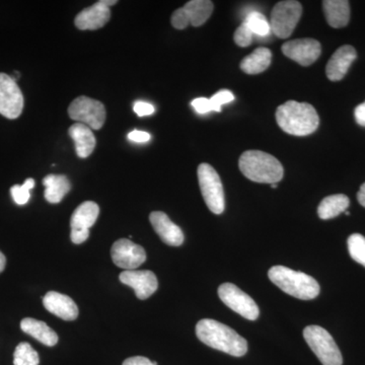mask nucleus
<instances>
[{"instance_id":"nucleus-7","label":"nucleus","mask_w":365,"mask_h":365,"mask_svg":"<svg viewBox=\"0 0 365 365\" xmlns=\"http://www.w3.org/2000/svg\"><path fill=\"white\" fill-rule=\"evenodd\" d=\"M302 14V6L295 0L280 1L271 13V31L280 39H287L294 33Z\"/></svg>"},{"instance_id":"nucleus-27","label":"nucleus","mask_w":365,"mask_h":365,"mask_svg":"<svg viewBox=\"0 0 365 365\" xmlns=\"http://www.w3.org/2000/svg\"><path fill=\"white\" fill-rule=\"evenodd\" d=\"M39 354L29 344L23 342L16 346L14 354V365H39Z\"/></svg>"},{"instance_id":"nucleus-26","label":"nucleus","mask_w":365,"mask_h":365,"mask_svg":"<svg viewBox=\"0 0 365 365\" xmlns=\"http://www.w3.org/2000/svg\"><path fill=\"white\" fill-rule=\"evenodd\" d=\"M244 23L249 26L254 35L259 37H267L271 32L270 23L264 14L258 11H251L247 14Z\"/></svg>"},{"instance_id":"nucleus-20","label":"nucleus","mask_w":365,"mask_h":365,"mask_svg":"<svg viewBox=\"0 0 365 365\" xmlns=\"http://www.w3.org/2000/svg\"><path fill=\"white\" fill-rule=\"evenodd\" d=\"M21 328L24 332L49 347L56 345L58 342V335L44 322L26 318L21 322Z\"/></svg>"},{"instance_id":"nucleus-31","label":"nucleus","mask_w":365,"mask_h":365,"mask_svg":"<svg viewBox=\"0 0 365 365\" xmlns=\"http://www.w3.org/2000/svg\"><path fill=\"white\" fill-rule=\"evenodd\" d=\"M210 100L211 108L212 111L222 112V107L227 103L232 102L235 100V96L232 95V91L227 90H222L217 91Z\"/></svg>"},{"instance_id":"nucleus-23","label":"nucleus","mask_w":365,"mask_h":365,"mask_svg":"<svg viewBox=\"0 0 365 365\" xmlns=\"http://www.w3.org/2000/svg\"><path fill=\"white\" fill-rule=\"evenodd\" d=\"M189 25L200 26L207 21L213 11V2L209 0H192L182 7Z\"/></svg>"},{"instance_id":"nucleus-2","label":"nucleus","mask_w":365,"mask_h":365,"mask_svg":"<svg viewBox=\"0 0 365 365\" xmlns=\"http://www.w3.org/2000/svg\"><path fill=\"white\" fill-rule=\"evenodd\" d=\"M276 121L283 131L294 136H307L318 129L319 118L313 106L288 101L276 110Z\"/></svg>"},{"instance_id":"nucleus-38","label":"nucleus","mask_w":365,"mask_h":365,"mask_svg":"<svg viewBox=\"0 0 365 365\" xmlns=\"http://www.w3.org/2000/svg\"><path fill=\"white\" fill-rule=\"evenodd\" d=\"M6 256H4V254L0 252V273L2 272V271L4 270V268H6Z\"/></svg>"},{"instance_id":"nucleus-22","label":"nucleus","mask_w":365,"mask_h":365,"mask_svg":"<svg viewBox=\"0 0 365 365\" xmlns=\"http://www.w3.org/2000/svg\"><path fill=\"white\" fill-rule=\"evenodd\" d=\"M43 185L46 187L45 199L52 204L61 202L71 189V182L63 175H48L43 179Z\"/></svg>"},{"instance_id":"nucleus-36","label":"nucleus","mask_w":365,"mask_h":365,"mask_svg":"<svg viewBox=\"0 0 365 365\" xmlns=\"http://www.w3.org/2000/svg\"><path fill=\"white\" fill-rule=\"evenodd\" d=\"M354 115L357 123L361 125V126H365V102L364 104L357 106Z\"/></svg>"},{"instance_id":"nucleus-29","label":"nucleus","mask_w":365,"mask_h":365,"mask_svg":"<svg viewBox=\"0 0 365 365\" xmlns=\"http://www.w3.org/2000/svg\"><path fill=\"white\" fill-rule=\"evenodd\" d=\"M35 187V180L30 178L26 179L21 186L20 185H14L11 187V193L13 196L14 202L18 205H25L29 202L31 198L30 191Z\"/></svg>"},{"instance_id":"nucleus-1","label":"nucleus","mask_w":365,"mask_h":365,"mask_svg":"<svg viewBox=\"0 0 365 365\" xmlns=\"http://www.w3.org/2000/svg\"><path fill=\"white\" fill-rule=\"evenodd\" d=\"M196 335L204 344L232 355L242 357L248 351V342L230 327L211 319H204L196 325Z\"/></svg>"},{"instance_id":"nucleus-17","label":"nucleus","mask_w":365,"mask_h":365,"mask_svg":"<svg viewBox=\"0 0 365 365\" xmlns=\"http://www.w3.org/2000/svg\"><path fill=\"white\" fill-rule=\"evenodd\" d=\"M356 57V50L352 46L345 45L340 47L327 64L326 73L328 78L332 81H339L344 78Z\"/></svg>"},{"instance_id":"nucleus-33","label":"nucleus","mask_w":365,"mask_h":365,"mask_svg":"<svg viewBox=\"0 0 365 365\" xmlns=\"http://www.w3.org/2000/svg\"><path fill=\"white\" fill-rule=\"evenodd\" d=\"M133 110L139 117L150 116L155 113V107L146 102H136Z\"/></svg>"},{"instance_id":"nucleus-41","label":"nucleus","mask_w":365,"mask_h":365,"mask_svg":"<svg viewBox=\"0 0 365 365\" xmlns=\"http://www.w3.org/2000/svg\"><path fill=\"white\" fill-rule=\"evenodd\" d=\"M346 215H350V212H348V211H345Z\"/></svg>"},{"instance_id":"nucleus-8","label":"nucleus","mask_w":365,"mask_h":365,"mask_svg":"<svg viewBox=\"0 0 365 365\" xmlns=\"http://www.w3.org/2000/svg\"><path fill=\"white\" fill-rule=\"evenodd\" d=\"M69 117L78 123L98 130L106 121L105 106L100 101L88 97L76 98L68 108Z\"/></svg>"},{"instance_id":"nucleus-39","label":"nucleus","mask_w":365,"mask_h":365,"mask_svg":"<svg viewBox=\"0 0 365 365\" xmlns=\"http://www.w3.org/2000/svg\"><path fill=\"white\" fill-rule=\"evenodd\" d=\"M102 2L105 4L106 6L108 7L115 6V4H117L116 0H102Z\"/></svg>"},{"instance_id":"nucleus-15","label":"nucleus","mask_w":365,"mask_h":365,"mask_svg":"<svg viewBox=\"0 0 365 365\" xmlns=\"http://www.w3.org/2000/svg\"><path fill=\"white\" fill-rule=\"evenodd\" d=\"M150 220L151 225L165 244L179 247L184 242L185 237L181 228L175 225L165 213L162 211L151 212Z\"/></svg>"},{"instance_id":"nucleus-3","label":"nucleus","mask_w":365,"mask_h":365,"mask_svg":"<svg viewBox=\"0 0 365 365\" xmlns=\"http://www.w3.org/2000/svg\"><path fill=\"white\" fill-rule=\"evenodd\" d=\"M240 170L251 181L261 184H277L284 175L277 158L261 150H247L239 160Z\"/></svg>"},{"instance_id":"nucleus-13","label":"nucleus","mask_w":365,"mask_h":365,"mask_svg":"<svg viewBox=\"0 0 365 365\" xmlns=\"http://www.w3.org/2000/svg\"><path fill=\"white\" fill-rule=\"evenodd\" d=\"M282 52L285 56L300 66H309L318 60L322 47L318 41L307 38L285 43L282 46Z\"/></svg>"},{"instance_id":"nucleus-9","label":"nucleus","mask_w":365,"mask_h":365,"mask_svg":"<svg viewBox=\"0 0 365 365\" xmlns=\"http://www.w3.org/2000/svg\"><path fill=\"white\" fill-rule=\"evenodd\" d=\"M218 295L225 306L235 313L241 314L245 319L249 321H256L258 319L260 311L256 302L237 285L232 283H223L218 288Z\"/></svg>"},{"instance_id":"nucleus-6","label":"nucleus","mask_w":365,"mask_h":365,"mask_svg":"<svg viewBox=\"0 0 365 365\" xmlns=\"http://www.w3.org/2000/svg\"><path fill=\"white\" fill-rule=\"evenodd\" d=\"M197 174L201 194L209 210L215 215H222L225 208V198L220 175L208 163H201Z\"/></svg>"},{"instance_id":"nucleus-28","label":"nucleus","mask_w":365,"mask_h":365,"mask_svg":"<svg viewBox=\"0 0 365 365\" xmlns=\"http://www.w3.org/2000/svg\"><path fill=\"white\" fill-rule=\"evenodd\" d=\"M348 251L355 262L365 267V237L362 235L353 234L348 237Z\"/></svg>"},{"instance_id":"nucleus-5","label":"nucleus","mask_w":365,"mask_h":365,"mask_svg":"<svg viewBox=\"0 0 365 365\" xmlns=\"http://www.w3.org/2000/svg\"><path fill=\"white\" fill-rule=\"evenodd\" d=\"M304 338L323 365H342L343 357L339 347L331 334L319 326L304 328Z\"/></svg>"},{"instance_id":"nucleus-14","label":"nucleus","mask_w":365,"mask_h":365,"mask_svg":"<svg viewBox=\"0 0 365 365\" xmlns=\"http://www.w3.org/2000/svg\"><path fill=\"white\" fill-rule=\"evenodd\" d=\"M119 279L125 285L133 288L139 299H148L157 292V276L151 271L128 270L120 274Z\"/></svg>"},{"instance_id":"nucleus-4","label":"nucleus","mask_w":365,"mask_h":365,"mask_svg":"<svg viewBox=\"0 0 365 365\" xmlns=\"http://www.w3.org/2000/svg\"><path fill=\"white\" fill-rule=\"evenodd\" d=\"M268 277L276 287L295 299H314L319 294V283L306 273L284 266H274L269 270Z\"/></svg>"},{"instance_id":"nucleus-34","label":"nucleus","mask_w":365,"mask_h":365,"mask_svg":"<svg viewBox=\"0 0 365 365\" xmlns=\"http://www.w3.org/2000/svg\"><path fill=\"white\" fill-rule=\"evenodd\" d=\"M151 138L150 134L148 132L140 130H133L128 134L129 140L136 143H144L150 141Z\"/></svg>"},{"instance_id":"nucleus-19","label":"nucleus","mask_w":365,"mask_h":365,"mask_svg":"<svg viewBox=\"0 0 365 365\" xmlns=\"http://www.w3.org/2000/svg\"><path fill=\"white\" fill-rule=\"evenodd\" d=\"M68 133L76 144V155L81 158L90 157L97 144L90 127L85 124L76 123L69 128Z\"/></svg>"},{"instance_id":"nucleus-30","label":"nucleus","mask_w":365,"mask_h":365,"mask_svg":"<svg viewBox=\"0 0 365 365\" xmlns=\"http://www.w3.org/2000/svg\"><path fill=\"white\" fill-rule=\"evenodd\" d=\"M254 39V34L250 30L249 26L242 21L241 26L235 31L234 40L235 44L239 45L240 47H248L252 44Z\"/></svg>"},{"instance_id":"nucleus-40","label":"nucleus","mask_w":365,"mask_h":365,"mask_svg":"<svg viewBox=\"0 0 365 365\" xmlns=\"http://www.w3.org/2000/svg\"><path fill=\"white\" fill-rule=\"evenodd\" d=\"M270 186H271V188L275 189V188H277L278 185L277 184H271Z\"/></svg>"},{"instance_id":"nucleus-21","label":"nucleus","mask_w":365,"mask_h":365,"mask_svg":"<svg viewBox=\"0 0 365 365\" xmlns=\"http://www.w3.org/2000/svg\"><path fill=\"white\" fill-rule=\"evenodd\" d=\"M323 9L327 21L332 28H343L349 23L350 4L347 0H326Z\"/></svg>"},{"instance_id":"nucleus-24","label":"nucleus","mask_w":365,"mask_h":365,"mask_svg":"<svg viewBox=\"0 0 365 365\" xmlns=\"http://www.w3.org/2000/svg\"><path fill=\"white\" fill-rule=\"evenodd\" d=\"M272 53L268 48H257L241 62V69L247 74H259L270 66Z\"/></svg>"},{"instance_id":"nucleus-11","label":"nucleus","mask_w":365,"mask_h":365,"mask_svg":"<svg viewBox=\"0 0 365 365\" xmlns=\"http://www.w3.org/2000/svg\"><path fill=\"white\" fill-rule=\"evenodd\" d=\"M23 109L24 96L16 81L6 73H0V114L7 119H16Z\"/></svg>"},{"instance_id":"nucleus-16","label":"nucleus","mask_w":365,"mask_h":365,"mask_svg":"<svg viewBox=\"0 0 365 365\" xmlns=\"http://www.w3.org/2000/svg\"><path fill=\"white\" fill-rule=\"evenodd\" d=\"M111 18V11L108 6L101 1L96 2L93 6L83 9L76 16V28L83 31H95L103 28Z\"/></svg>"},{"instance_id":"nucleus-12","label":"nucleus","mask_w":365,"mask_h":365,"mask_svg":"<svg viewBox=\"0 0 365 365\" xmlns=\"http://www.w3.org/2000/svg\"><path fill=\"white\" fill-rule=\"evenodd\" d=\"M111 256L115 265L125 271L136 270L146 261L145 250L127 239L118 240L113 244Z\"/></svg>"},{"instance_id":"nucleus-37","label":"nucleus","mask_w":365,"mask_h":365,"mask_svg":"<svg viewBox=\"0 0 365 365\" xmlns=\"http://www.w3.org/2000/svg\"><path fill=\"white\" fill-rule=\"evenodd\" d=\"M357 200H359L360 205L365 208V182L360 187L359 194H357Z\"/></svg>"},{"instance_id":"nucleus-18","label":"nucleus","mask_w":365,"mask_h":365,"mask_svg":"<svg viewBox=\"0 0 365 365\" xmlns=\"http://www.w3.org/2000/svg\"><path fill=\"white\" fill-rule=\"evenodd\" d=\"M45 309L64 321H74L78 317V307L76 302L66 294L49 292L43 299Z\"/></svg>"},{"instance_id":"nucleus-35","label":"nucleus","mask_w":365,"mask_h":365,"mask_svg":"<svg viewBox=\"0 0 365 365\" xmlns=\"http://www.w3.org/2000/svg\"><path fill=\"white\" fill-rule=\"evenodd\" d=\"M123 365H158L157 362L150 361L143 356H134L125 360Z\"/></svg>"},{"instance_id":"nucleus-32","label":"nucleus","mask_w":365,"mask_h":365,"mask_svg":"<svg viewBox=\"0 0 365 365\" xmlns=\"http://www.w3.org/2000/svg\"><path fill=\"white\" fill-rule=\"evenodd\" d=\"M192 106H193L194 109H195L196 112L199 113V114H206V113L212 111L210 100H209V98H195V100L192 101Z\"/></svg>"},{"instance_id":"nucleus-25","label":"nucleus","mask_w":365,"mask_h":365,"mask_svg":"<svg viewBox=\"0 0 365 365\" xmlns=\"http://www.w3.org/2000/svg\"><path fill=\"white\" fill-rule=\"evenodd\" d=\"M350 200L344 194H336L326 197L319 203L318 208L319 217L321 220H332L337 217L346 209L349 207Z\"/></svg>"},{"instance_id":"nucleus-10","label":"nucleus","mask_w":365,"mask_h":365,"mask_svg":"<svg viewBox=\"0 0 365 365\" xmlns=\"http://www.w3.org/2000/svg\"><path fill=\"white\" fill-rule=\"evenodd\" d=\"M100 208L93 201L81 203L72 213L71 241L73 244L81 245L90 237V228L97 222Z\"/></svg>"}]
</instances>
